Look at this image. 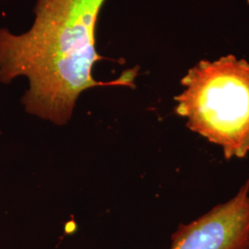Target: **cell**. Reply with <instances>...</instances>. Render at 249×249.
Returning a JSON list of instances; mask_svg holds the SVG:
<instances>
[{"label": "cell", "mask_w": 249, "mask_h": 249, "mask_svg": "<svg viewBox=\"0 0 249 249\" xmlns=\"http://www.w3.org/2000/svg\"><path fill=\"white\" fill-rule=\"evenodd\" d=\"M107 0H36L35 19L23 34L0 29V81L26 77L21 99L27 113L62 125L80 94L99 86L134 87L137 69L112 81L93 78L97 52L95 32Z\"/></svg>", "instance_id": "6da1fadb"}, {"label": "cell", "mask_w": 249, "mask_h": 249, "mask_svg": "<svg viewBox=\"0 0 249 249\" xmlns=\"http://www.w3.org/2000/svg\"><path fill=\"white\" fill-rule=\"evenodd\" d=\"M176 113L192 132L222 148L225 159L249 153V62L227 55L200 61L181 80Z\"/></svg>", "instance_id": "7a4b0ae2"}, {"label": "cell", "mask_w": 249, "mask_h": 249, "mask_svg": "<svg viewBox=\"0 0 249 249\" xmlns=\"http://www.w3.org/2000/svg\"><path fill=\"white\" fill-rule=\"evenodd\" d=\"M170 249H249V181L230 200L180 224Z\"/></svg>", "instance_id": "3957f363"}, {"label": "cell", "mask_w": 249, "mask_h": 249, "mask_svg": "<svg viewBox=\"0 0 249 249\" xmlns=\"http://www.w3.org/2000/svg\"></svg>", "instance_id": "277c9868"}]
</instances>
